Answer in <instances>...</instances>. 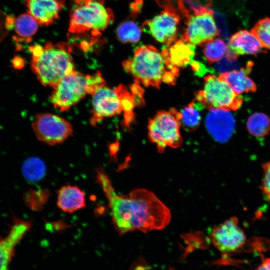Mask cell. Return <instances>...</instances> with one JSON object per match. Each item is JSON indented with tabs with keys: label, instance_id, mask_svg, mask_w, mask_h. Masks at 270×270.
<instances>
[{
	"label": "cell",
	"instance_id": "6da1fadb",
	"mask_svg": "<svg viewBox=\"0 0 270 270\" xmlns=\"http://www.w3.org/2000/svg\"><path fill=\"white\" fill-rule=\"evenodd\" d=\"M96 170V181L108 199L112 222L120 235L136 230L144 232L160 230L169 224L170 210L152 192L136 188L128 196H120L104 170Z\"/></svg>",
	"mask_w": 270,
	"mask_h": 270
},
{
	"label": "cell",
	"instance_id": "7a4b0ae2",
	"mask_svg": "<svg viewBox=\"0 0 270 270\" xmlns=\"http://www.w3.org/2000/svg\"><path fill=\"white\" fill-rule=\"evenodd\" d=\"M122 66L138 84L158 88L162 82L174 84L179 74V68L171 61L166 48L160 52L152 45L138 47L132 57L124 61Z\"/></svg>",
	"mask_w": 270,
	"mask_h": 270
},
{
	"label": "cell",
	"instance_id": "3957f363",
	"mask_svg": "<svg viewBox=\"0 0 270 270\" xmlns=\"http://www.w3.org/2000/svg\"><path fill=\"white\" fill-rule=\"evenodd\" d=\"M31 68L40 83L54 88L64 78L74 70L72 50L66 42H46L30 48Z\"/></svg>",
	"mask_w": 270,
	"mask_h": 270
},
{
	"label": "cell",
	"instance_id": "277c9868",
	"mask_svg": "<svg viewBox=\"0 0 270 270\" xmlns=\"http://www.w3.org/2000/svg\"><path fill=\"white\" fill-rule=\"evenodd\" d=\"M131 94L126 88L120 84L116 88L104 86L96 90L92 95V125L95 126L104 118L124 112V124L129 126L134 118L135 94Z\"/></svg>",
	"mask_w": 270,
	"mask_h": 270
},
{
	"label": "cell",
	"instance_id": "5b68a950",
	"mask_svg": "<svg viewBox=\"0 0 270 270\" xmlns=\"http://www.w3.org/2000/svg\"><path fill=\"white\" fill-rule=\"evenodd\" d=\"M106 82L100 72L85 75L74 70L60 80L50 96L55 108L64 112L77 104L86 94H92Z\"/></svg>",
	"mask_w": 270,
	"mask_h": 270
},
{
	"label": "cell",
	"instance_id": "8992f818",
	"mask_svg": "<svg viewBox=\"0 0 270 270\" xmlns=\"http://www.w3.org/2000/svg\"><path fill=\"white\" fill-rule=\"evenodd\" d=\"M76 6L70 14L68 31L80 34L91 32L98 34L114 20L112 10L104 6V0H74Z\"/></svg>",
	"mask_w": 270,
	"mask_h": 270
},
{
	"label": "cell",
	"instance_id": "52a82bcc",
	"mask_svg": "<svg viewBox=\"0 0 270 270\" xmlns=\"http://www.w3.org/2000/svg\"><path fill=\"white\" fill-rule=\"evenodd\" d=\"M181 114L174 108L158 112L148 124L150 140L158 152L163 153L168 146L178 148L182 143L180 134Z\"/></svg>",
	"mask_w": 270,
	"mask_h": 270
},
{
	"label": "cell",
	"instance_id": "ba28073f",
	"mask_svg": "<svg viewBox=\"0 0 270 270\" xmlns=\"http://www.w3.org/2000/svg\"><path fill=\"white\" fill-rule=\"evenodd\" d=\"M196 99L209 110H236L244 102L243 98L236 94L226 82L214 74L204 77V88L197 92Z\"/></svg>",
	"mask_w": 270,
	"mask_h": 270
},
{
	"label": "cell",
	"instance_id": "9c48e42d",
	"mask_svg": "<svg viewBox=\"0 0 270 270\" xmlns=\"http://www.w3.org/2000/svg\"><path fill=\"white\" fill-rule=\"evenodd\" d=\"M32 127L38 140L50 146L62 143L73 132L72 126L68 121L50 113L36 116Z\"/></svg>",
	"mask_w": 270,
	"mask_h": 270
},
{
	"label": "cell",
	"instance_id": "30bf717a",
	"mask_svg": "<svg viewBox=\"0 0 270 270\" xmlns=\"http://www.w3.org/2000/svg\"><path fill=\"white\" fill-rule=\"evenodd\" d=\"M210 238L215 248L224 254L238 252L246 242V236L236 216L214 226L210 232Z\"/></svg>",
	"mask_w": 270,
	"mask_h": 270
},
{
	"label": "cell",
	"instance_id": "8fae6325",
	"mask_svg": "<svg viewBox=\"0 0 270 270\" xmlns=\"http://www.w3.org/2000/svg\"><path fill=\"white\" fill-rule=\"evenodd\" d=\"M213 12L204 10L188 18L182 40L194 46L203 45L220 34Z\"/></svg>",
	"mask_w": 270,
	"mask_h": 270
},
{
	"label": "cell",
	"instance_id": "7c38bea8",
	"mask_svg": "<svg viewBox=\"0 0 270 270\" xmlns=\"http://www.w3.org/2000/svg\"><path fill=\"white\" fill-rule=\"evenodd\" d=\"M179 20L176 14L165 10L152 18L146 20L142 28L157 41L169 46L177 38Z\"/></svg>",
	"mask_w": 270,
	"mask_h": 270
},
{
	"label": "cell",
	"instance_id": "4fadbf2b",
	"mask_svg": "<svg viewBox=\"0 0 270 270\" xmlns=\"http://www.w3.org/2000/svg\"><path fill=\"white\" fill-rule=\"evenodd\" d=\"M206 125L209 133L216 140L225 142L232 136L235 120L228 110L212 109L206 116Z\"/></svg>",
	"mask_w": 270,
	"mask_h": 270
},
{
	"label": "cell",
	"instance_id": "5bb4252c",
	"mask_svg": "<svg viewBox=\"0 0 270 270\" xmlns=\"http://www.w3.org/2000/svg\"><path fill=\"white\" fill-rule=\"evenodd\" d=\"M226 56L234 60L240 55H256L264 48L256 36L251 32L242 30L232 34L228 42Z\"/></svg>",
	"mask_w": 270,
	"mask_h": 270
},
{
	"label": "cell",
	"instance_id": "9a60e30c",
	"mask_svg": "<svg viewBox=\"0 0 270 270\" xmlns=\"http://www.w3.org/2000/svg\"><path fill=\"white\" fill-rule=\"evenodd\" d=\"M30 222L19 219L14 220L7 236H0V270H8L16 244L30 228Z\"/></svg>",
	"mask_w": 270,
	"mask_h": 270
},
{
	"label": "cell",
	"instance_id": "2e32d148",
	"mask_svg": "<svg viewBox=\"0 0 270 270\" xmlns=\"http://www.w3.org/2000/svg\"><path fill=\"white\" fill-rule=\"evenodd\" d=\"M64 4V0H26L28 13L41 26L52 24Z\"/></svg>",
	"mask_w": 270,
	"mask_h": 270
},
{
	"label": "cell",
	"instance_id": "e0dca14e",
	"mask_svg": "<svg viewBox=\"0 0 270 270\" xmlns=\"http://www.w3.org/2000/svg\"><path fill=\"white\" fill-rule=\"evenodd\" d=\"M254 64L248 62L240 70H232L221 73L219 78L226 82L238 94L254 92L256 90L255 82L249 76Z\"/></svg>",
	"mask_w": 270,
	"mask_h": 270
},
{
	"label": "cell",
	"instance_id": "ac0fdd59",
	"mask_svg": "<svg viewBox=\"0 0 270 270\" xmlns=\"http://www.w3.org/2000/svg\"><path fill=\"white\" fill-rule=\"evenodd\" d=\"M57 206L64 212H74L86 206V194L76 186H63L58 192Z\"/></svg>",
	"mask_w": 270,
	"mask_h": 270
},
{
	"label": "cell",
	"instance_id": "d6986e66",
	"mask_svg": "<svg viewBox=\"0 0 270 270\" xmlns=\"http://www.w3.org/2000/svg\"><path fill=\"white\" fill-rule=\"evenodd\" d=\"M166 50L171 61L178 68L190 64L194 60L195 46L182 40L175 41Z\"/></svg>",
	"mask_w": 270,
	"mask_h": 270
},
{
	"label": "cell",
	"instance_id": "ffe728a7",
	"mask_svg": "<svg viewBox=\"0 0 270 270\" xmlns=\"http://www.w3.org/2000/svg\"><path fill=\"white\" fill-rule=\"evenodd\" d=\"M204 106L196 98L180 112V125L188 131H193L199 126L200 110Z\"/></svg>",
	"mask_w": 270,
	"mask_h": 270
},
{
	"label": "cell",
	"instance_id": "44dd1931",
	"mask_svg": "<svg viewBox=\"0 0 270 270\" xmlns=\"http://www.w3.org/2000/svg\"><path fill=\"white\" fill-rule=\"evenodd\" d=\"M246 128L249 133L254 136H265L270 131V118L264 113L255 112L248 118Z\"/></svg>",
	"mask_w": 270,
	"mask_h": 270
},
{
	"label": "cell",
	"instance_id": "7402d4cb",
	"mask_svg": "<svg viewBox=\"0 0 270 270\" xmlns=\"http://www.w3.org/2000/svg\"><path fill=\"white\" fill-rule=\"evenodd\" d=\"M142 32V29L134 20H126L118 26L116 32L120 42L135 44L139 42Z\"/></svg>",
	"mask_w": 270,
	"mask_h": 270
},
{
	"label": "cell",
	"instance_id": "603a6c76",
	"mask_svg": "<svg viewBox=\"0 0 270 270\" xmlns=\"http://www.w3.org/2000/svg\"><path fill=\"white\" fill-rule=\"evenodd\" d=\"M38 23L29 14H22L14 20L16 33L22 38L30 39L36 32Z\"/></svg>",
	"mask_w": 270,
	"mask_h": 270
},
{
	"label": "cell",
	"instance_id": "cb8c5ba5",
	"mask_svg": "<svg viewBox=\"0 0 270 270\" xmlns=\"http://www.w3.org/2000/svg\"><path fill=\"white\" fill-rule=\"evenodd\" d=\"M203 52L206 60L210 64L222 60L226 56L228 46L221 38H214L203 44Z\"/></svg>",
	"mask_w": 270,
	"mask_h": 270
},
{
	"label": "cell",
	"instance_id": "d4e9b609",
	"mask_svg": "<svg viewBox=\"0 0 270 270\" xmlns=\"http://www.w3.org/2000/svg\"><path fill=\"white\" fill-rule=\"evenodd\" d=\"M46 168L44 163L39 158L32 157L26 160L22 166V173L27 180L36 182L45 175Z\"/></svg>",
	"mask_w": 270,
	"mask_h": 270
},
{
	"label": "cell",
	"instance_id": "484cf974",
	"mask_svg": "<svg viewBox=\"0 0 270 270\" xmlns=\"http://www.w3.org/2000/svg\"><path fill=\"white\" fill-rule=\"evenodd\" d=\"M264 48L270 50V17L258 20L250 30Z\"/></svg>",
	"mask_w": 270,
	"mask_h": 270
},
{
	"label": "cell",
	"instance_id": "4316f807",
	"mask_svg": "<svg viewBox=\"0 0 270 270\" xmlns=\"http://www.w3.org/2000/svg\"><path fill=\"white\" fill-rule=\"evenodd\" d=\"M262 169L263 177L260 188L270 202V161L263 164Z\"/></svg>",
	"mask_w": 270,
	"mask_h": 270
},
{
	"label": "cell",
	"instance_id": "83f0119b",
	"mask_svg": "<svg viewBox=\"0 0 270 270\" xmlns=\"http://www.w3.org/2000/svg\"><path fill=\"white\" fill-rule=\"evenodd\" d=\"M254 270H270V258H262V262Z\"/></svg>",
	"mask_w": 270,
	"mask_h": 270
},
{
	"label": "cell",
	"instance_id": "f1b7e54d",
	"mask_svg": "<svg viewBox=\"0 0 270 270\" xmlns=\"http://www.w3.org/2000/svg\"><path fill=\"white\" fill-rule=\"evenodd\" d=\"M130 270H150V268L142 261L140 262L138 261L132 266Z\"/></svg>",
	"mask_w": 270,
	"mask_h": 270
},
{
	"label": "cell",
	"instance_id": "f546056e",
	"mask_svg": "<svg viewBox=\"0 0 270 270\" xmlns=\"http://www.w3.org/2000/svg\"><path fill=\"white\" fill-rule=\"evenodd\" d=\"M12 64L15 68L20 69L23 67L24 62L22 58L15 56L12 61Z\"/></svg>",
	"mask_w": 270,
	"mask_h": 270
},
{
	"label": "cell",
	"instance_id": "4dcf8cb0",
	"mask_svg": "<svg viewBox=\"0 0 270 270\" xmlns=\"http://www.w3.org/2000/svg\"><path fill=\"white\" fill-rule=\"evenodd\" d=\"M168 270H174L172 268H170Z\"/></svg>",
	"mask_w": 270,
	"mask_h": 270
}]
</instances>
